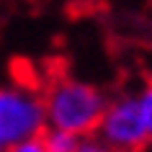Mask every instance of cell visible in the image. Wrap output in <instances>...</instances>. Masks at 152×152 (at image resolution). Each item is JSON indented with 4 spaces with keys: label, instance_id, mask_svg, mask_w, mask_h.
I'll use <instances>...</instances> for the list:
<instances>
[{
    "label": "cell",
    "instance_id": "obj_3",
    "mask_svg": "<svg viewBox=\"0 0 152 152\" xmlns=\"http://www.w3.org/2000/svg\"><path fill=\"white\" fill-rule=\"evenodd\" d=\"M96 132L98 139L106 142L113 152H144L152 142L134 96H119L108 101Z\"/></svg>",
    "mask_w": 152,
    "mask_h": 152
},
{
    "label": "cell",
    "instance_id": "obj_5",
    "mask_svg": "<svg viewBox=\"0 0 152 152\" xmlns=\"http://www.w3.org/2000/svg\"><path fill=\"white\" fill-rule=\"evenodd\" d=\"M137 103H139V113H142V121L147 126V134L152 139V77L144 83L142 93L137 96Z\"/></svg>",
    "mask_w": 152,
    "mask_h": 152
},
{
    "label": "cell",
    "instance_id": "obj_6",
    "mask_svg": "<svg viewBox=\"0 0 152 152\" xmlns=\"http://www.w3.org/2000/svg\"><path fill=\"white\" fill-rule=\"evenodd\" d=\"M77 152H113V150H111L106 142H101L96 134H93V137H83V139H80Z\"/></svg>",
    "mask_w": 152,
    "mask_h": 152
},
{
    "label": "cell",
    "instance_id": "obj_2",
    "mask_svg": "<svg viewBox=\"0 0 152 152\" xmlns=\"http://www.w3.org/2000/svg\"><path fill=\"white\" fill-rule=\"evenodd\" d=\"M47 129L41 96L26 88H0V152H10Z\"/></svg>",
    "mask_w": 152,
    "mask_h": 152
},
{
    "label": "cell",
    "instance_id": "obj_4",
    "mask_svg": "<svg viewBox=\"0 0 152 152\" xmlns=\"http://www.w3.org/2000/svg\"><path fill=\"white\" fill-rule=\"evenodd\" d=\"M41 142L49 152H77L80 147V137L59 132V129H44L41 132Z\"/></svg>",
    "mask_w": 152,
    "mask_h": 152
},
{
    "label": "cell",
    "instance_id": "obj_1",
    "mask_svg": "<svg viewBox=\"0 0 152 152\" xmlns=\"http://www.w3.org/2000/svg\"><path fill=\"white\" fill-rule=\"evenodd\" d=\"M41 103L47 129H59L83 139L96 134L108 101L96 85L59 75L47 85Z\"/></svg>",
    "mask_w": 152,
    "mask_h": 152
},
{
    "label": "cell",
    "instance_id": "obj_7",
    "mask_svg": "<svg viewBox=\"0 0 152 152\" xmlns=\"http://www.w3.org/2000/svg\"><path fill=\"white\" fill-rule=\"evenodd\" d=\"M10 152H49L47 147H44V142H41V134L34 137V139H26V142H21L18 147H13Z\"/></svg>",
    "mask_w": 152,
    "mask_h": 152
}]
</instances>
